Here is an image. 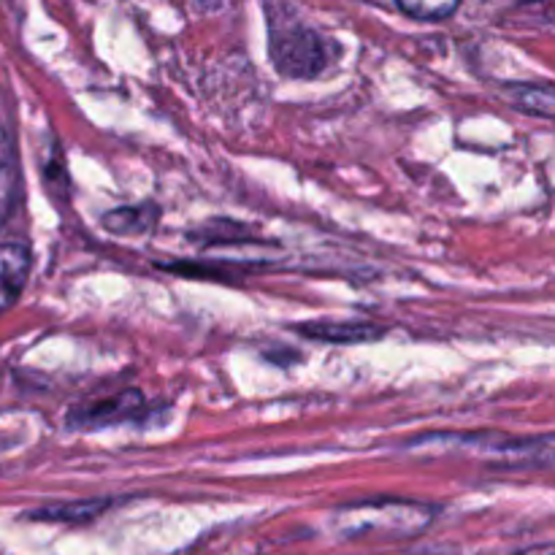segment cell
Wrapping results in <instances>:
<instances>
[{
  "instance_id": "obj_6",
  "label": "cell",
  "mask_w": 555,
  "mask_h": 555,
  "mask_svg": "<svg viewBox=\"0 0 555 555\" xmlns=\"http://www.w3.org/2000/svg\"><path fill=\"white\" fill-rule=\"evenodd\" d=\"M504 98L509 101V106L529 117H555V90L551 81H513L504 87Z\"/></svg>"
},
{
  "instance_id": "obj_4",
  "label": "cell",
  "mask_w": 555,
  "mask_h": 555,
  "mask_svg": "<svg viewBox=\"0 0 555 555\" xmlns=\"http://www.w3.org/2000/svg\"><path fill=\"white\" fill-rule=\"evenodd\" d=\"M296 334L307 339L325 341V345H366L377 341L385 334V328L374 323H356V320H312V323L296 325Z\"/></svg>"
},
{
  "instance_id": "obj_10",
  "label": "cell",
  "mask_w": 555,
  "mask_h": 555,
  "mask_svg": "<svg viewBox=\"0 0 555 555\" xmlns=\"http://www.w3.org/2000/svg\"><path fill=\"white\" fill-rule=\"evenodd\" d=\"M518 555H553V545H551V542H545V545L529 547V551H524V553H518Z\"/></svg>"
},
{
  "instance_id": "obj_9",
  "label": "cell",
  "mask_w": 555,
  "mask_h": 555,
  "mask_svg": "<svg viewBox=\"0 0 555 555\" xmlns=\"http://www.w3.org/2000/svg\"><path fill=\"white\" fill-rule=\"evenodd\" d=\"M396 5L412 20L442 22L459 11L461 0H396Z\"/></svg>"
},
{
  "instance_id": "obj_8",
  "label": "cell",
  "mask_w": 555,
  "mask_h": 555,
  "mask_svg": "<svg viewBox=\"0 0 555 555\" xmlns=\"http://www.w3.org/2000/svg\"><path fill=\"white\" fill-rule=\"evenodd\" d=\"M112 507L108 499H87V502L49 504V507L30 513L33 520H49V524H90L98 515Z\"/></svg>"
},
{
  "instance_id": "obj_1",
  "label": "cell",
  "mask_w": 555,
  "mask_h": 555,
  "mask_svg": "<svg viewBox=\"0 0 555 555\" xmlns=\"http://www.w3.org/2000/svg\"><path fill=\"white\" fill-rule=\"evenodd\" d=\"M434 520V509L421 502H404V499H372V502H356L336 509L331 524L334 531L345 540H366V537H385V540H401L426 531Z\"/></svg>"
},
{
  "instance_id": "obj_2",
  "label": "cell",
  "mask_w": 555,
  "mask_h": 555,
  "mask_svg": "<svg viewBox=\"0 0 555 555\" xmlns=\"http://www.w3.org/2000/svg\"><path fill=\"white\" fill-rule=\"evenodd\" d=\"M336 47L325 36H320L312 27L301 25V22H271V38H269V57L276 74L285 79L309 81L323 76L334 63Z\"/></svg>"
},
{
  "instance_id": "obj_7",
  "label": "cell",
  "mask_w": 555,
  "mask_h": 555,
  "mask_svg": "<svg viewBox=\"0 0 555 555\" xmlns=\"http://www.w3.org/2000/svg\"><path fill=\"white\" fill-rule=\"evenodd\" d=\"M160 209L155 204L117 206L101 217V225L114 236H146L157 225Z\"/></svg>"
},
{
  "instance_id": "obj_3",
  "label": "cell",
  "mask_w": 555,
  "mask_h": 555,
  "mask_svg": "<svg viewBox=\"0 0 555 555\" xmlns=\"http://www.w3.org/2000/svg\"><path fill=\"white\" fill-rule=\"evenodd\" d=\"M144 396L141 390L130 388L122 393L106 396V399H95L90 404H76L68 412V428L74 431H98V428L117 426V423L135 421V417L144 415Z\"/></svg>"
},
{
  "instance_id": "obj_5",
  "label": "cell",
  "mask_w": 555,
  "mask_h": 555,
  "mask_svg": "<svg viewBox=\"0 0 555 555\" xmlns=\"http://www.w3.org/2000/svg\"><path fill=\"white\" fill-rule=\"evenodd\" d=\"M30 249L25 244H0V314L14 307L30 276Z\"/></svg>"
},
{
  "instance_id": "obj_11",
  "label": "cell",
  "mask_w": 555,
  "mask_h": 555,
  "mask_svg": "<svg viewBox=\"0 0 555 555\" xmlns=\"http://www.w3.org/2000/svg\"><path fill=\"white\" fill-rule=\"evenodd\" d=\"M520 3H545V0H520Z\"/></svg>"
}]
</instances>
